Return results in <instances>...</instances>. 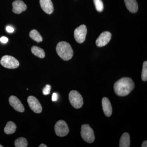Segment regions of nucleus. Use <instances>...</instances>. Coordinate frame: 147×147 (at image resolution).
Returning a JSON list of instances; mask_svg holds the SVG:
<instances>
[{
	"label": "nucleus",
	"mask_w": 147,
	"mask_h": 147,
	"mask_svg": "<svg viewBox=\"0 0 147 147\" xmlns=\"http://www.w3.org/2000/svg\"><path fill=\"white\" fill-rule=\"evenodd\" d=\"M134 87V82L131 78L124 77L115 83L114 89L116 94L124 96L129 94Z\"/></svg>",
	"instance_id": "1"
},
{
	"label": "nucleus",
	"mask_w": 147,
	"mask_h": 147,
	"mask_svg": "<svg viewBox=\"0 0 147 147\" xmlns=\"http://www.w3.org/2000/svg\"><path fill=\"white\" fill-rule=\"evenodd\" d=\"M56 51L60 57L63 60H69L73 57V50L68 42L65 41L59 42L56 47Z\"/></svg>",
	"instance_id": "2"
},
{
	"label": "nucleus",
	"mask_w": 147,
	"mask_h": 147,
	"mask_svg": "<svg viewBox=\"0 0 147 147\" xmlns=\"http://www.w3.org/2000/svg\"><path fill=\"white\" fill-rule=\"evenodd\" d=\"M69 99L71 105L76 109L82 108L84 104L83 97L77 91H71L69 95Z\"/></svg>",
	"instance_id": "3"
},
{
	"label": "nucleus",
	"mask_w": 147,
	"mask_h": 147,
	"mask_svg": "<svg viewBox=\"0 0 147 147\" xmlns=\"http://www.w3.org/2000/svg\"><path fill=\"white\" fill-rule=\"evenodd\" d=\"M81 136L85 142L92 143L94 142L95 137L93 129L88 124L83 125L81 128Z\"/></svg>",
	"instance_id": "4"
},
{
	"label": "nucleus",
	"mask_w": 147,
	"mask_h": 147,
	"mask_svg": "<svg viewBox=\"0 0 147 147\" xmlns=\"http://www.w3.org/2000/svg\"><path fill=\"white\" fill-rule=\"evenodd\" d=\"M0 63L4 67L9 69L16 68L19 65L18 61L13 57L9 55L3 56Z\"/></svg>",
	"instance_id": "5"
},
{
	"label": "nucleus",
	"mask_w": 147,
	"mask_h": 147,
	"mask_svg": "<svg viewBox=\"0 0 147 147\" xmlns=\"http://www.w3.org/2000/svg\"><path fill=\"white\" fill-rule=\"evenodd\" d=\"M55 133L59 137L66 136L69 132V129L65 121L59 120L57 122L55 126Z\"/></svg>",
	"instance_id": "6"
},
{
	"label": "nucleus",
	"mask_w": 147,
	"mask_h": 147,
	"mask_svg": "<svg viewBox=\"0 0 147 147\" xmlns=\"http://www.w3.org/2000/svg\"><path fill=\"white\" fill-rule=\"evenodd\" d=\"M87 29L85 25H82L75 29L74 32V36L75 40L78 43H82L84 42L87 35Z\"/></svg>",
	"instance_id": "7"
},
{
	"label": "nucleus",
	"mask_w": 147,
	"mask_h": 147,
	"mask_svg": "<svg viewBox=\"0 0 147 147\" xmlns=\"http://www.w3.org/2000/svg\"><path fill=\"white\" fill-rule=\"evenodd\" d=\"M27 100L30 108L35 113H40L42 112V106L36 98L31 96L28 97Z\"/></svg>",
	"instance_id": "8"
},
{
	"label": "nucleus",
	"mask_w": 147,
	"mask_h": 147,
	"mask_svg": "<svg viewBox=\"0 0 147 147\" xmlns=\"http://www.w3.org/2000/svg\"><path fill=\"white\" fill-rule=\"evenodd\" d=\"M112 37V34L109 32H104L100 34L96 41L98 47H102L108 44Z\"/></svg>",
	"instance_id": "9"
},
{
	"label": "nucleus",
	"mask_w": 147,
	"mask_h": 147,
	"mask_svg": "<svg viewBox=\"0 0 147 147\" xmlns=\"http://www.w3.org/2000/svg\"><path fill=\"white\" fill-rule=\"evenodd\" d=\"M9 101L11 106H12L14 110L20 113L24 112L25 108L24 105L18 98L14 96H11L9 98Z\"/></svg>",
	"instance_id": "10"
},
{
	"label": "nucleus",
	"mask_w": 147,
	"mask_h": 147,
	"mask_svg": "<svg viewBox=\"0 0 147 147\" xmlns=\"http://www.w3.org/2000/svg\"><path fill=\"white\" fill-rule=\"evenodd\" d=\"M12 11L14 13L19 14L22 11L26 10L27 7L22 1L21 0H16L13 2L12 3Z\"/></svg>",
	"instance_id": "11"
},
{
	"label": "nucleus",
	"mask_w": 147,
	"mask_h": 147,
	"mask_svg": "<svg viewBox=\"0 0 147 147\" xmlns=\"http://www.w3.org/2000/svg\"><path fill=\"white\" fill-rule=\"evenodd\" d=\"M40 6L43 11L50 14L54 11V6L51 0H40Z\"/></svg>",
	"instance_id": "12"
},
{
	"label": "nucleus",
	"mask_w": 147,
	"mask_h": 147,
	"mask_svg": "<svg viewBox=\"0 0 147 147\" xmlns=\"http://www.w3.org/2000/svg\"><path fill=\"white\" fill-rule=\"evenodd\" d=\"M102 110L105 116L110 117L112 115L113 108L110 100L107 98L104 97L102 100Z\"/></svg>",
	"instance_id": "13"
},
{
	"label": "nucleus",
	"mask_w": 147,
	"mask_h": 147,
	"mask_svg": "<svg viewBox=\"0 0 147 147\" xmlns=\"http://www.w3.org/2000/svg\"><path fill=\"white\" fill-rule=\"evenodd\" d=\"M127 8L131 13H136L138 10V3L136 0H124Z\"/></svg>",
	"instance_id": "14"
},
{
	"label": "nucleus",
	"mask_w": 147,
	"mask_h": 147,
	"mask_svg": "<svg viewBox=\"0 0 147 147\" xmlns=\"http://www.w3.org/2000/svg\"><path fill=\"white\" fill-rule=\"evenodd\" d=\"M130 146V137L127 132L124 133L122 135L119 142L120 147H129Z\"/></svg>",
	"instance_id": "15"
},
{
	"label": "nucleus",
	"mask_w": 147,
	"mask_h": 147,
	"mask_svg": "<svg viewBox=\"0 0 147 147\" xmlns=\"http://www.w3.org/2000/svg\"><path fill=\"white\" fill-rule=\"evenodd\" d=\"M16 124L12 121H9L7 123L4 131L5 134H13L16 131Z\"/></svg>",
	"instance_id": "16"
},
{
	"label": "nucleus",
	"mask_w": 147,
	"mask_h": 147,
	"mask_svg": "<svg viewBox=\"0 0 147 147\" xmlns=\"http://www.w3.org/2000/svg\"><path fill=\"white\" fill-rule=\"evenodd\" d=\"M32 53L35 56L40 58H44L45 53L44 50L38 46H33L31 48Z\"/></svg>",
	"instance_id": "17"
},
{
	"label": "nucleus",
	"mask_w": 147,
	"mask_h": 147,
	"mask_svg": "<svg viewBox=\"0 0 147 147\" xmlns=\"http://www.w3.org/2000/svg\"><path fill=\"white\" fill-rule=\"evenodd\" d=\"M30 36L32 39L37 42H42V38L36 30H33L30 33Z\"/></svg>",
	"instance_id": "18"
},
{
	"label": "nucleus",
	"mask_w": 147,
	"mask_h": 147,
	"mask_svg": "<svg viewBox=\"0 0 147 147\" xmlns=\"http://www.w3.org/2000/svg\"><path fill=\"white\" fill-rule=\"evenodd\" d=\"M14 146L16 147H27L28 142L26 139L23 137H20L15 140Z\"/></svg>",
	"instance_id": "19"
},
{
	"label": "nucleus",
	"mask_w": 147,
	"mask_h": 147,
	"mask_svg": "<svg viewBox=\"0 0 147 147\" xmlns=\"http://www.w3.org/2000/svg\"><path fill=\"white\" fill-rule=\"evenodd\" d=\"M96 9L97 11L101 12L104 9V5L102 0H94Z\"/></svg>",
	"instance_id": "20"
},
{
	"label": "nucleus",
	"mask_w": 147,
	"mask_h": 147,
	"mask_svg": "<svg viewBox=\"0 0 147 147\" xmlns=\"http://www.w3.org/2000/svg\"><path fill=\"white\" fill-rule=\"evenodd\" d=\"M142 79L144 82L147 80V62L145 61L143 63V69L142 73Z\"/></svg>",
	"instance_id": "21"
},
{
	"label": "nucleus",
	"mask_w": 147,
	"mask_h": 147,
	"mask_svg": "<svg viewBox=\"0 0 147 147\" xmlns=\"http://www.w3.org/2000/svg\"><path fill=\"white\" fill-rule=\"evenodd\" d=\"M50 90H51V86L49 85H47L45 88H44L43 90V94L45 95L49 94L50 93Z\"/></svg>",
	"instance_id": "22"
},
{
	"label": "nucleus",
	"mask_w": 147,
	"mask_h": 147,
	"mask_svg": "<svg viewBox=\"0 0 147 147\" xmlns=\"http://www.w3.org/2000/svg\"><path fill=\"white\" fill-rule=\"evenodd\" d=\"M8 38L6 37L2 36L0 38V41L3 43H6L8 42Z\"/></svg>",
	"instance_id": "23"
},
{
	"label": "nucleus",
	"mask_w": 147,
	"mask_h": 147,
	"mask_svg": "<svg viewBox=\"0 0 147 147\" xmlns=\"http://www.w3.org/2000/svg\"><path fill=\"white\" fill-rule=\"evenodd\" d=\"M58 94L57 93H54L52 96V100L53 101H56L58 100Z\"/></svg>",
	"instance_id": "24"
},
{
	"label": "nucleus",
	"mask_w": 147,
	"mask_h": 147,
	"mask_svg": "<svg viewBox=\"0 0 147 147\" xmlns=\"http://www.w3.org/2000/svg\"><path fill=\"white\" fill-rule=\"evenodd\" d=\"M6 30L9 33H12L14 31V29L12 27L7 26L6 28Z\"/></svg>",
	"instance_id": "25"
},
{
	"label": "nucleus",
	"mask_w": 147,
	"mask_h": 147,
	"mask_svg": "<svg viewBox=\"0 0 147 147\" xmlns=\"http://www.w3.org/2000/svg\"><path fill=\"white\" fill-rule=\"evenodd\" d=\"M142 147H147V141H145L143 142L142 145Z\"/></svg>",
	"instance_id": "26"
},
{
	"label": "nucleus",
	"mask_w": 147,
	"mask_h": 147,
	"mask_svg": "<svg viewBox=\"0 0 147 147\" xmlns=\"http://www.w3.org/2000/svg\"><path fill=\"white\" fill-rule=\"evenodd\" d=\"M39 147H47V146L45 144H42L39 145Z\"/></svg>",
	"instance_id": "27"
},
{
	"label": "nucleus",
	"mask_w": 147,
	"mask_h": 147,
	"mask_svg": "<svg viewBox=\"0 0 147 147\" xmlns=\"http://www.w3.org/2000/svg\"><path fill=\"white\" fill-rule=\"evenodd\" d=\"M3 146H2V145H1L0 144V147H3Z\"/></svg>",
	"instance_id": "28"
}]
</instances>
